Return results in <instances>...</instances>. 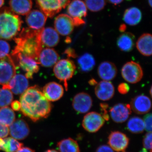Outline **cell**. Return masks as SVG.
Listing matches in <instances>:
<instances>
[{"label":"cell","mask_w":152,"mask_h":152,"mask_svg":"<svg viewBox=\"0 0 152 152\" xmlns=\"http://www.w3.org/2000/svg\"><path fill=\"white\" fill-rule=\"evenodd\" d=\"M22 94L20 100V110L25 116L34 122L48 117L52 105L39 87H30Z\"/></svg>","instance_id":"cell-1"},{"label":"cell","mask_w":152,"mask_h":152,"mask_svg":"<svg viewBox=\"0 0 152 152\" xmlns=\"http://www.w3.org/2000/svg\"><path fill=\"white\" fill-rule=\"evenodd\" d=\"M41 30L23 28L18 37L14 39L16 46L12 53H20L38 61L39 54L43 48L41 41Z\"/></svg>","instance_id":"cell-2"},{"label":"cell","mask_w":152,"mask_h":152,"mask_svg":"<svg viewBox=\"0 0 152 152\" xmlns=\"http://www.w3.org/2000/svg\"><path fill=\"white\" fill-rule=\"evenodd\" d=\"M21 18L11 9L5 7L0 9V39L10 40L20 31Z\"/></svg>","instance_id":"cell-3"},{"label":"cell","mask_w":152,"mask_h":152,"mask_svg":"<svg viewBox=\"0 0 152 152\" xmlns=\"http://www.w3.org/2000/svg\"><path fill=\"white\" fill-rule=\"evenodd\" d=\"M76 69L75 63L69 59L60 60L55 65L53 72L56 77L64 82L66 91L68 90V81L72 78Z\"/></svg>","instance_id":"cell-4"},{"label":"cell","mask_w":152,"mask_h":152,"mask_svg":"<svg viewBox=\"0 0 152 152\" xmlns=\"http://www.w3.org/2000/svg\"><path fill=\"white\" fill-rule=\"evenodd\" d=\"M37 6L47 17L53 18L65 8L71 0H36Z\"/></svg>","instance_id":"cell-5"},{"label":"cell","mask_w":152,"mask_h":152,"mask_svg":"<svg viewBox=\"0 0 152 152\" xmlns=\"http://www.w3.org/2000/svg\"><path fill=\"white\" fill-rule=\"evenodd\" d=\"M12 56L18 66L26 72L27 78H32L33 75L39 71V63L34 59L20 53H12Z\"/></svg>","instance_id":"cell-6"},{"label":"cell","mask_w":152,"mask_h":152,"mask_svg":"<svg viewBox=\"0 0 152 152\" xmlns=\"http://www.w3.org/2000/svg\"><path fill=\"white\" fill-rule=\"evenodd\" d=\"M121 75L124 80L131 84L140 81L143 76V71L141 66L135 62H128L122 68Z\"/></svg>","instance_id":"cell-7"},{"label":"cell","mask_w":152,"mask_h":152,"mask_svg":"<svg viewBox=\"0 0 152 152\" xmlns=\"http://www.w3.org/2000/svg\"><path fill=\"white\" fill-rule=\"evenodd\" d=\"M12 57L9 55L0 58V85L7 86L16 75V68Z\"/></svg>","instance_id":"cell-8"},{"label":"cell","mask_w":152,"mask_h":152,"mask_svg":"<svg viewBox=\"0 0 152 152\" xmlns=\"http://www.w3.org/2000/svg\"><path fill=\"white\" fill-rule=\"evenodd\" d=\"M105 123L101 114L95 112L88 113L84 117L82 126L85 130L90 133H96L99 130Z\"/></svg>","instance_id":"cell-9"},{"label":"cell","mask_w":152,"mask_h":152,"mask_svg":"<svg viewBox=\"0 0 152 152\" xmlns=\"http://www.w3.org/2000/svg\"><path fill=\"white\" fill-rule=\"evenodd\" d=\"M54 26L58 34L66 36L72 33L75 26L72 17L66 14H61L55 18Z\"/></svg>","instance_id":"cell-10"},{"label":"cell","mask_w":152,"mask_h":152,"mask_svg":"<svg viewBox=\"0 0 152 152\" xmlns=\"http://www.w3.org/2000/svg\"><path fill=\"white\" fill-rule=\"evenodd\" d=\"M129 143V139L125 134L119 131L112 132L108 137L109 146L117 152H124Z\"/></svg>","instance_id":"cell-11"},{"label":"cell","mask_w":152,"mask_h":152,"mask_svg":"<svg viewBox=\"0 0 152 152\" xmlns=\"http://www.w3.org/2000/svg\"><path fill=\"white\" fill-rule=\"evenodd\" d=\"M92 105V99L87 93H78L75 96L73 99V107L78 113H87L91 108Z\"/></svg>","instance_id":"cell-12"},{"label":"cell","mask_w":152,"mask_h":152,"mask_svg":"<svg viewBox=\"0 0 152 152\" xmlns=\"http://www.w3.org/2000/svg\"><path fill=\"white\" fill-rule=\"evenodd\" d=\"M48 17L42 11L33 10L27 15L26 20L28 26L32 29L39 31L43 28Z\"/></svg>","instance_id":"cell-13"},{"label":"cell","mask_w":152,"mask_h":152,"mask_svg":"<svg viewBox=\"0 0 152 152\" xmlns=\"http://www.w3.org/2000/svg\"><path fill=\"white\" fill-rule=\"evenodd\" d=\"M131 113L132 110L129 104H116L110 110L111 118L115 122L117 123H122L126 121Z\"/></svg>","instance_id":"cell-14"},{"label":"cell","mask_w":152,"mask_h":152,"mask_svg":"<svg viewBox=\"0 0 152 152\" xmlns=\"http://www.w3.org/2000/svg\"><path fill=\"white\" fill-rule=\"evenodd\" d=\"M9 129L12 137L19 140H25L30 134V128L24 120L18 119L12 123Z\"/></svg>","instance_id":"cell-15"},{"label":"cell","mask_w":152,"mask_h":152,"mask_svg":"<svg viewBox=\"0 0 152 152\" xmlns=\"http://www.w3.org/2000/svg\"><path fill=\"white\" fill-rule=\"evenodd\" d=\"M28 85V78L26 76L18 74L15 75L8 85L4 86L3 88L9 89L15 94L20 95L27 89Z\"/></svg>","instance_id":"cell-16"},{"label":"cell","mask_w":152,"mask_h":152,"mask_svg":"<svg viewBox=\"0 0 152 152\" xmlns=\"http://www.w3.org/2000/svg\"><path fill=\"white\" fill-rule=\"evenodd\" d=\"M130 105L132 110L136 114H146L151 108V102L147 96L140 95L132 99Z\"/></svg>","instance_id":"cell-17"},{"label":"cell","mask_w":152,"mask_h":152,"mask_svg":"<svg viewBox=\"0 0 152 152\" xmlns=\"http://www.w3.org/2000/svg\"><path fill=\"white\" fill-rule=\"evenodd\" d=\"M95 93L99 99L108 101L112 99L115 94V88L110 82L102 81L96 85Z\"/></svg>","instance_id":"cell-18"},{"label":"cell","mask_w":152,"mask_h":152,"mask_svg":"<svg viewBox=\"0 0 152 152\" xmlns=\"http://www.w3.org/2000/svg\"><path fill=\"white\" fill-rule=\"evenodd\" d=\"M59 58L58 54L54 49L43 48L39 54L38 61L43 66L51 67L56 64Z\"/></svg>","instance_id":"cell-19"},{"label":"cell","mask_w":152,"mask_h":152,"mask_svg":"<svg viewBox=\"0 0 152 152\" xmlns=\"http://www.w3.org/2000/svg\"><path fill=\"white\" fill-rule=\"evenodd\" d=\"M42 92L48 100L56 102L62 97L64 89L62 86L56 82H50L44 86Z\"/></svg>","instance_id":"cell-20"},{"label":"cell","mask_w":152,"mask_h":152,"mask_svg":"<svg viewBox=\"0 0 152 152\" xmlns=\"http://www.w3.org/2000/svg\"><path fill=\"white\" fill-rule=\"evenodd\" d=\"M40 37L42 45L48 48L56 46L59 42L58 33L52 27L44 28L41 30Z\"/></svg>","instance_id":"cell-21"},{"label":"cell","mask_w":152,"mask_h":152,"mask_svg":"<svg viewBox=\"0 0 152 152\" xmlns=\"http://www.w3.org/2000/svg\"><path fill=\"white\" fill-rule=\"evenodd\" d=\"M67 7L68 14L72 18L82 19L87 15L86 6L82 0H72Z\"/></svg>","instance_id":"cell-22"},{"label":"cell","mask_w":152,"mask_h":152,"mask_svg":"<svg viewBox=\"0 0 152 152\" xmlns=\"http://www.w3.org/2000/svg\"><path fill=\"white\" fill-rule=\"evenodd\" d=\"M117 69L115 64L111 62H102L98 68V74L101 79L105 81L112 80L117 75Z\"/></svg>","instance_id":"cell-23"},{"label":"cell","mask_w":152,"mask_h":152,"mask_svg":"<svg viewBox=\"0 0 152 152\" xmlns=\"http://www.w3.org/2000/svg\"><path fill=\"white\" fill-rule=\"evenodd\" d=\"M139 52L145 56H150L152 53V37L148 33L142 35L136 43Z\"/></svg>","instance_id":"cell-24"},{"label":"cell","mask_w":152,"mask_h":152,"mask_svg":"<svg viewBox=\"0 0 152 152\" xmlns=\"http://www.w3.org/2000/svg\"><path fill=\"white\" fill-rule=\"evenodd\" d=\"M9 5L15 14L25 15L31 11L33 3L32 0H10Z\"/></svg>","instance_id":"cell-25"},{"label":"cell","mask_w":152,"mask_h":152,"mask_svg":"<svg viewBox=\"0 0 152 152\" xmlns=\"http://www.w3.org/2000/svg\"><path fill=\"white\" fill-rule=\"evenodd\" d=\"M135 39V37L132 33H124L118 38L117 45L119 48L122 51L129 52L134 49Z\"/></svg>","instance_id":"cell-26"},{"label":"cell","mask_w":152,"mask_h":152,"mask_svg":"<svg viewBox=\"0 0 152 152\" xmlns=\"http://www.w3.org/2000/svg\"><path fill=\"white\" fill-rule=\"evenodd\" d=\"M142 14L140 9L132 7L127 9L123 16V20L127 24L134 26L138 24L141 21Z\"/></svg>","instance_id":"cell-27"},{"label":"cell","mask_w":152,"mask_h":152,"mask_svg":"<svg viewBox=\"0 0 152 152\" xmlns=\"http://www.w3.org/2000/svg\"><path fill=\"white\" fill-rule=\"evenodd\" d=\"M77 64L81 71L88 72L92 70L94 67L96 61L92 55L86 53L78 58Z\"/></svg>","instance_id":"cell-28"},{"label":"cell","mask_w":152,"mask_h":152,"mask_svg":"<svg viewBox=\"0 0 152 152\" xmlns=\"http://www.w3.org/2000/svg\"><path fill=\"white\" fill-rule=\"evenodd\" d=\"M57 147L60 152H80L77 142L71 138L64 139L57 143Z\"/></svg>","instance_id":"cell-29"},{"label":"cell","mask_w":152,"mask_h":152,"mask_svg":"<svg viewBox=\"0 0 152 152\" xmlns=\"http://www.w3.org/2000/svg\"><path fill=\"white\" fill-rule=\"evenodd\" d=\"M128 130L134 134L142 133L145 130L143 120L139 117H133L128 121L127 124Z\"/></svg>","instance_id":"cell-30"},{"label":"cell","mask_w":152,"mask_h":152,"mask_svg":"<svg viewBox=\"0 0 152 152\" xmlns=\"http://www.w3.org/2000/svg\"><path fill=\"white\" fill-rule=\"evenodd\" d=\"M15 120V114L12 109L8 107L0 109V123L9 126Z\"/></svg>","instance_id":"cell-31"},{"label":"cell","mask_w":152,"mask_h":152,"mask_svg":"<svg viewBox=\"0 0 152 152\" xmlns=\"http://www.w3.org/2000/svg\"><path fill=\"white\" fill-rule=\"evenodd\" d=\"M2 151L5 152H16L23 146V144L12 137L5 138Z\"/></svg>","instance_id":"cell-32"},{"label":"cell","mask_w":152,"mask_h":152,"mask_svg":"<svg viewBox=\"0 0 152 152\" xmlns=\"http://www.w3.org/2000/svg\"><path fill=\"white\" fill-rule=\"evenodd\" d=\"M13 99L12 93L6 88H0V107H4L10 104Z\"/></svg>","instance_id":"cell-33"},{"label":"cell","mask_w":152,"mask_h":152,"mask_svg":"<svg viewBox=\"0 0 152 152\" xmlns=\"http://www.w3.org/2000/svg\"><path fill=\"white\" fill-rule=\"evenodd\" d=\"M87 8L93 12H97L103 10L106 4V0H85Z\"/></svg>","instance_id":"cell-34"},{"label":"cell","mask_w":152,"mask_h":152,"mask_svg":"<svg viewBox=\"0 0 152 152\" xmlns=\"http://www.w3.org/2000/svg\"><path fill=\"white\" fill-rule=\"evenodd\" d=\"M10 45L5 41L0 40V58L8 55L10 51Z\"/></svg>","instance_id":"cell-35"},{"label":"cell","mask_w":152,"mask_h":152,"mask_svg":"<svg viewBox=\"0 0 152 152\" xmlns=\"http://www.w3.org/2000/svg\"><path fill=\"white\" fill-rule=\"evenodd\" d=\"M144 148L152 152V132L147 133L143 140Z\"/></svg>","instance_id":"cell-36"},{"label":"cell","mask_w":152,"mask_h":152,"mask_svg":"<svg viewBox=\"0 0 152 152\" xmlns=\"http://www.w3.org/2000/svg\"><path fill=\"white\" fill-rule=\"evenodd\" d=\"M152 114H147L144 117L143 121L145 129L148 132H152Z\"/></svg>","instance_id":"cell-37"},{"label":"cell","mask_w":152,"mask_h":152,"mask_svg":"<svg viewBox=\"0 0 152 152\" xmlns=\"http://www.w3.org/2000/svg\"><path fill=\"white\" fill-rule=\"evenodd\" d=\"M118 90L119 92L122 95H125L129 92L130 90V87L128 84L126 83H121L118 85Z\"/></svg>","instance_id":"cell-38"},{"label":"cell","mask_w":152,"mask_h":152,"mask_svg":"<svg viewBox=\"0 0 152 152\" xmlns=\"http://www.w3.org/2000/svg\"><path fill=\"white\" fill-rule=\"evenodd\" d=\"M100 106L101 111L102 112V116L104 120L108 121L109 116L108 112L107 110L109 107L108 104L106 103H101Z\"/></svg>","instance_id":"cell-39"},{"label":"cell","mask_w":152,"mask_h":152,"mask_svg":"<svg viewBox=\"0 0 152 152\" xmlns=\"http://www.w3.org/2000/svg\"><path fill=\"white\" fill-rule=\"evenodd\" d=\"M10 133L9 126L0 123V138H4L8 136Z\"/></svg>","instance_id":"cell-40"},{"label":"cell","mask_w":152,"mask_h":152,"mask_svg":"<svg viewBox=\"0 0 152 152\" xmlns=\"http://www.w3.org/2000/svg\"><path fill=\"white\" fill-rule=\"evenodd\" d=\"M64 54L67 56L68 58H76L78 57L75 51L72 48H68L65 51Z\"/></svg>","instance_id":"cell-41"},{"label":"cell","mask_w":152,"mask_h":152,"mask_svg":"<svg viewBox=\"0 0 152 152\" xmlns=\"http://www.w3.org/2000/svg\"><path fill=\"white\" fill-rule=\"evenodd\" d=\"M96 152H114L113 150L110 146L102 145L97 149Z\"/></svg>","instance_id":"cell-42"},{"label":"cell","mask_w":152,"mask_h":152,"mask_svg":"<svg viewBox=\"0 0 152 152\" xmlns=\"http://www.w3.org/2000/svg\"><path fill=\"white\" fill-rule=\"evenodd\" d=\"M12 108L15 111H19L20 110V102L15 101L11 103Z\"/></svg>","instance_id":"cell-43"},{"label":"cell","mask_w":152,"mask_h":152,"mask_svg":"<svg viewBox=\"0 0 152 152\" xmlns=\"http://www.w3.org/2000/svg\"><path fill=\"white\" fill-rule=\"evenodd\" d=\"M16 152H35L34 150L28 147H22Z\"/></svg>","instance_id":"cell-44"},{"label":"cell","mask_w":152,"mask_h":152,"mask_svg":"<svg viewBox=\"0 0 152 152\" xmlns=\"http://www.w3.org/2000/svg\"><path fill=\"white\" fill-rule=\"evenodd\" d=\"M109 2L114 5H118L121 4L124 0H107Z\"/></svg>","instance_id":"cell-45"},{"label":"cell","mask_w":152,"mask_h":152,"mask_svg":"<svg viewBox=\"0 0 152 152\" xmlns=\"http://www.w3.org/2000/svg\"><path fill=\"white\" fill-rule=\"evenodd\" d=\"M5 144L4 140V138H0V151H2L3 147Z\"/></svg>","instance_id":"cell-46"},{"label":"cell","mask_w":152,"mask_h":152,"mask_svg":"<svg viewBox=\"0 0 152 152\" xmlns=\"http://www.w3.org/2000/svg\"><path fill=\"white\" fill-rule=\"evenodd\" d=\"M89 83L90 85H91V86H95V85H96L98 83L96 80H94V79H92L90 80L89 81Z\"/></svg>","instance_id":"cell-47"},{"label":"cell","mask_w":152,"mask_h":152,"mask_svg":"<svg viewBox=\"0 0 152 152\" xmlns=\"http://www.w3.org/2000/svg\"><path fill=\"white\" fill-rule=\"evenodd\" d=\"M126 29V26H125V25H122L121 26V27H120V31L122 32L124 31Z\"/></svg>","instance_id":"cell-48"},{"label":"cell","mask_w":152,"mask_h":152,"mask_svg":"<svg viewBox=\"0 0 152 152\" xmlns=\"http://www.w3.org/2000/svg\"><path fill=\"white\" fill-rule=\"evenodd\" d=\"M4 0H0V8L4 4Z\"/></svg>","instance_id":"cell-49"},{"label":"cell","mask_w":152,"mask_h":152,"mask_svg":"<svg viewBox=\"0 0 152 152\" xmlns=\"http://www.w3.org/2000/svg\"><path fill=\"white\" fill-rule=\"evenodd\" d=\"M45 152H58L57 151H56V150H54V149H49V150H47V151H45Z\"/></svg>","instance_id":"cell-50"},{"label":"cell","mask_w":152,"mask_h":152,"mask_svg":"<svg viewBox=\"0 0 152 152\" xmlns=\"http://www.w3.org/2000/svg\"><path fill=\"white\" fill-rule=\"evenodd\" d=\"M140 152H148V150L144 148L142 149Z\"/></svg>","instance_id":"cell-51"},{"label":"cell","mask_w":152,"mask_h":152,"mask_svg":"<svg viewBox=\"0 0 152 152\" xmlns=\"http://www.w3.org/2000/svg\"><path fill=\"white\" fill-rule=\"evenodd\" d=\"M148 3L149 4L150 7H152V0H148Z\"/></svg>","instance_id":"cell-52"},{"label":"cell","mask_w":152,"mask_h":152,"mask_svg":"<svg viewBox=\"0 0 152 152\" xmlns=\"http://www.w3.org/2000/svg\"><path fill=\"white\" fill-rule=\"evenodd\" d=\"M152 87H151V88H150V95H151V96H152Z\"/></svg>","instance_id":"cell-53"}]
</instances>
